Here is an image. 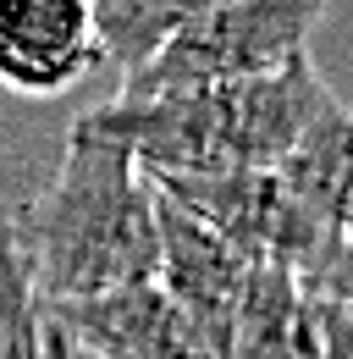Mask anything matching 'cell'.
<instances>
[{"label":"cell","instance_id":"obj_7","mask_svg":"<svg viewBox=\"0 0 353 359\" xmlns=\"http://www.w3.org/2000/svg\"><path fill=\"white\" fill-rule=\"evenodd\" d=\"M249 276H254V266L237 249H226L205 222H193L188 210H176L172 199L160 194V276L155 282L210 337L216 359L226 354V337H232V320L243 310Z\"/></svg>","mask_w":353,"mask_h":359},{"label":"cell","instance_id":"obj_12","mask_svg":"<svg viewBox=\"0 0 353 359\" xmlns=\"http://www.w3.org/2000/svg\"><path fill=\"white\" fill-rule=\"evenodd\" d=\"M314 299H326V304H337V310L353 315V232H342V238H337L331 260H326L320 282H314Z\"/></svg>","mask_w":353,"mask_h":359},{"label":"cell","instance_id":"obj_9","mask_svg":"<svg viewBox=\"0 0 353 359\" xmlns=\"http://www.w3.org/2000/svg\"><path fill=\"white\" fill-rule=\"evenodd\" d=\"M282 177L293 182V194L337 238L353 232V111L342 100L314 122V133L298 144V155L282 166Z\"/></svg>","mask_w":353,"mask_h":359},{"label":"cell","instance_id":"obj_4","mask_svg":"<svg viewBox=\"0 0 353 359\" xmlns=\"http://www.w3.org/2000/svg\"><path fill=\"white\" fill-rule=\"evenodd\" d=\"M155 188L205 222L226 249H237L249 266L293 271L298 282H320V271L337 249V232L293 194L282 172H226V177H155Z\"/></svg>","mask_w":353,"mask_h":359},{"label":"cell","instance_id":"obj_10","mask_svg":"<svg viewBox=\"0 0 353 359\" xmlns=\"http://www.w3.org/2000/svg\"><path fill=\"white\" fill-rule=\"evenodd\" d=\"M0 359H50V320L34 282V260L6 199H0Z\"/></svg>","mask_w":353,"mask_h":359},{"label":"cell","instance_id":"obj_11","mask_svg":"<svg viewBox=\"0 0 353 359\" xmlns=\"http://www.w3.org/2000/svg\"><path fill=\"white\" fill-rule=\"evenodd\" d=\"M182 11L188 6H166V0H99L94 6V28H99L105 61H116L122 78H132L138 67L155 61V50L172 39Z\"/></svg>","mask_w":353,"mask_h":359},{"label":"cell","instance_id":"obj_2","mask_svg":"<svg viewBox=\"0 0 353 359\" xmlns=\"http://www.w3.org/2000/svg\"><path fill=\"white\" fill-rule=\"evenodd\" d=\"M331 105L337 89L314 67V55H298L265 78L144 105L105 100L88 116L122 138L149 177H226V172H282Z\"/></svg>","mask_w":353,"mask_h":359},{"label":"cell","instance_id":"obj_5","mask_svg":"<svg viewBox=\"0 0 353 359\" xmlns=\"http://www.w3.org/2000/svg\"><path fill=\"white\" fill-rule=\"evenodd\" d=\"M105 67V45L83 0H0V89L55 100Z\"/></svg>","mask_w":353,"mask_h":359},{"label":"cell","instance_id":"obj_3","mask_svg":"<svg viewBox=\"0 0 353 359\" xmlns=\"http://www.w3.org/2000/svg\"><path fill=\"white\" fill-rule=\"evenodd\" d=\"M320 0H232V6H188L172 39L155 50L149 67L122 78L116 100H176V94L221 89L282 72L287 61L309 55V34L320 28Z\"/></svg>","mask_w":353,"mask_h":359},{"label":"cell","instance_id":"obj_8","mask_svg":"<svg viewBox=\"0 0 353 359\" xmlns=\"http://www.w3.org/2000/svg\"><path fill=\"white\" fill-rule=\"evenodd\" d=\"M221 359H320V299L293 271L254 266Z\"/></svg>","mask_w":353,"mask_h":359},{"label":"cell","instance_id":"obj_13","mask_svg":"<svg viewBox=\"0 0 353 359\" xmlns=\"http://www.w3.org/2000/svg\"><path fill=\"white\" fill-rule=\"evenodd\" d=\"M320 359H353V315L320 299Z\"/></svg>","mask_w":353,"mask_h":359},{"label":"cell","instance_id":"obj_1","mask_svg":"<svg viewBox=\"0 0 353 359\" xmlns=\"http://www.w3.org/2000/svg\"><path fill=\"white\" fill-rule=\"evenodd\" d=\"M17 232L44 310L160 276V188L88 111L67 128L55 177L17 205Z\"/></svg>","mask_w":353,"mask_h":359},{"label":"cell","instance_id":"obj_6","mask_svg":"<svg viewBox=\"0 0 353 359\" xmlns=\"http://www.w3.org/2000/svg\"><path fill=\"white\" fill-rule=\"evenodd\" d=\"M44 315L88 359H216L210 337L188 320V310L160 282H138L83 304H55Z\"/></svg>","mask_w":353,"mask_h":359},{"label":"cell","instance_id":"obj_14","mask_svg":"<svg viewBox=\"0 0 353 359\" xmlns=\"http://www.w3.org/2000/svg\"><path fill=\"white\" fill-rule=\"evenodd\" d=\"M44 320H50V315H44ZM50 359H88V354L78 348V343H72V337H61V332L50 326Z\"/></svg>","mask_w":353,"mask_h":359}]
</instances>
